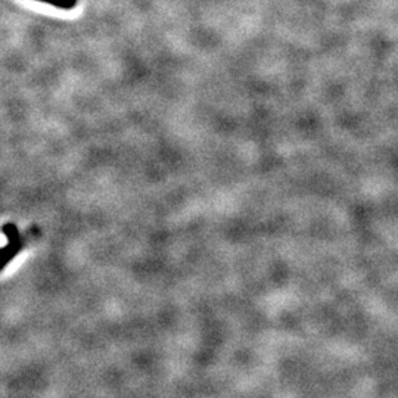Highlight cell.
I'll return each instance as SVG.
<instances>
[{
	"label": "cell",
	"mask_w": 398,
	"mask_h": 398,
	"mask_svg": "<svg viewBox=\"0 0 398 398\" xmlns=\"http://www.w3.org/2000/svg\"><path fill=\"white\" fill-rule=\"evenodd\" d=\"M23 249V238L9 239V242L0 248V271H3L6 266L12 261Z\"/></svg>",
	"instance_id": "obj_1"
},
{
	"label": "cell",
	"mask_w": 398,
	"mask_h": 398,
	"mask_svg": "<svg viewBox=\"0 0 398 398\" xmlns=\"http://www.w3.org/2000/svg\"><path fill=\"white\" fill-rule=\"evenodd\" d=\"M39 2H45L48 5H52V6L59 8V9L70 10V9H74L77 6L78 0H39Z\"/></svg>",
	"instance_id": "obj_2"
},
{
	"label": "cell",
	"mask_w": 398,
	"mask_h": 398,
	"mask_svg": "<svg viewBox=\"0 0 398 398\" xmlns=\"http://www.w3.org/2000/svg\"><path fill=\"white\" fill-rule=\"evenodd\" d=\"M0 232H2V233L8 238V240H9V239L21 238L19 230H18V227H17L14 223H6V224H3L2 229H0Z\"/></svg>",
	"instance_id": "obj_3"
}]
</instances>
